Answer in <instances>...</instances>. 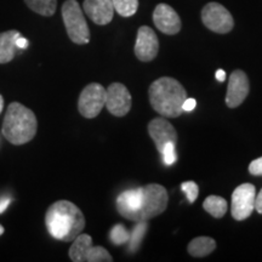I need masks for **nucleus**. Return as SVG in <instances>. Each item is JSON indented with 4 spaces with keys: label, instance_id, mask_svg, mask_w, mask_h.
<instances>
[{
    "label": "nucleus",
    "instance_id": "1",
    "mask_svg": "<svg viewBox=\"0 0 262 262\" xmlns=\"http://www.w3.org/2000/svg\"><path fill=\"white\" fill-rule=\"evenodd\" d=\"M45 225L52 238L73 242L85 228V217L77 205L70 201H58L49 206Z\"/></svg>",
    "mask_w": 262,
    "mask_h": 262
},
{
    "label": "nucleus",
    "instance_id": "2",
    "mask_svg": "<svg viewBox=\"0 0 262 262\" xmlns=\"http://www.w3.org/2000/svg\"><path fill=\"white\" fill-rule=\"evenodd\" d=\"M153 110L165 118H178L183 113L182 104L187 93L181 83L173 78L163 77L153 81L148 90Z\"/></svg>",
    "mask_w": 262,
    "mask_h": 262
},
{
    "label": "nucleus",
    "instance_id": "3",
    "mask_svg": "<svg viewBox=\"0 0 262 262\" xmlns=\"http://www.w3.org/2000/svg\"><path fill=\"white\" fill-rule=\"evenodd\" d=\"M38 130L37 117L33 111L19 102H12L3 123V135L10 143L21 146L34 139Z\"/></svg>",
    "mask_w": 262,
    "mask_h": 262
},
{
    "label": "nucleus",
    "instance_id": "4",
    "mask_svg": "<svg viewBox=\"0 0 262 262\" xmlns=\"http://www.w3.org/2000/svg\"><path fill=\"white\" fill-rule=\"evenodd\" d=\"M62 18L68 37L74 44L85 45L90 41V29L77 0H66L62 5Z\"/></svg>",
    "mask_w": 262,
    "mask_h": 262
},
{
    "label": "nucleus",
    "instance_id": "5",
    "mask_svg": "<svg viewBox=\"0 0 262 262\" xmlns=\"http://www.w3.org/2000/svg\"><path fill=\"white\" fill-rule=\"evenodd\" d=\"M168 192L158 183H149L142 187V204L137 212V221H148L164 212L168 206Z\"/></svg>",
    "mask_w": 262,
    "mask_h": 262
},
{
    "label": "nucleus",
    "instance_id": "6",
    "mask_svg": "<svg viewBox=\"0 0 262 262\" xmlns=\"http://www.w3.org/2000/svg\"><path fill=\"white\" fill-rule=\"evenodd\" d=\"M73 262H112L113 257L102 247H94L89 234L80 233L74 239L68 251Z\"/></svg>",
    "mask_w": 262,
    "mask_h": 262
},
{
    "label": "nucleus",
    "instance_id": "7",
    "mask_svg": "<svg viewBox=\"0 0 262 262\" xmlns=\"http://www.w3.org/2000/svg\"><path fill=\"white\" fill-rule=\"evenodd\" d=\"M202 21L210 31L226 34L234 27V19L231 12L219 3H209L202 10Z\"/></svg>",
    "mask_w": 262,
    "mask_h": 262
},
{
    "label": "nucleus",
    "instance_id": "8",
    "mask_svg": "<svg viewBox=\"0 0 262 262\" xmlns=\"http://www.w3.org/2000/svg\"><path fill=\"white\" fill-rule=\"evenodd\" d=\"M106 104V89L98 83H91L85 86L78 100V110L88 119L97 117Z\"/></svg>",
    "mask_w": 262,
    "mask_h": 262
},
{
    "label": "nucleus",
    "instance_id": "9",
    "mask_svg": "<svg viewBox=\"0 0 262 262\" xmlns=\"http://www.w3.org/2000/svg\"><path fill=\"white\" fill-rule=\"evenodd\" d=\"M256 188L251 183H243L232 194V216L237 221H243L255 210Z\"/></svg>",
    "mask_w": 262,
    "mask_h": 262
},
{
    "label": "nucleus",
    "instance_id": "10",
    "mask_svg": "<svg viewBox=\"0 0 262 262\" xmlns=\"http://www.w3.org/2000/svg\"><path fill=\"white\" fill-rule=\"evenodd\" d=\"M106 108L116 117H124L131 110V94L122 83H113L106 90Z\"/></svg>",
    "mask_w": 262,
    "mask_h": 262
},
{
    "label": "nucleus",
    "instance_id": "11",
    "mask_svg": "<svg viewBox=\"0 0 262 262\" xmlns=\"http://www.w3.org/2000/svg\"><path fill=\"white\" fill-rule=\"evenodd\" d=\"M159 51V40L156 32L148 26H142L137 31L135 56L142 62L153 61Z\"/></svg>",
    "mask_w": 262,
    "mask_h": 262
},
{
    "label": "nucleus",
    "instance_id": "12",
    "mask_svg": "<svg viewBox=\"0 0 262 262\" xmlns=\"http://www.w3.org/2000/svg\"><path fill=\"white\" fill-rule=\"evenodd\" d=\"M249 90H250V85H249L248 75L243 71L235 70L229 75L226 104L229 108H237L241 106L248 97Z\"/></svg>",
    "mask_w": 262,
    "mask_h": 262
},
{
    "label": "nucleus",
    "instance_id": "13",
    "mask_svg": "<svg viewBox=\"0 0 262 262\" xmlns=\"http://www.w3.org/2000/svg\"><path fill=\"white\" fill-rule=\"evenodd\" d=\"M153 22L164 34L173 35L181 31V18L168 4H158L153 12Z\"/></svg>",
    "mask_w": 262,
    "mask_h": 262
},
{
    "label": "nucleus",
    "instance_id": "14",
    "mask_svg": "<svg viewBox=\"0 0 262 262\" xmlns=\"http://www.w3.org/2000/svg\"><path fill=\"white\" fill-rule=\"evenodd\" d=\"M148 134L155 141L157 149L162 152L166 143H178V133L165 118H155L148 124Z\"/></svg>",
    "mask_w": 262,
    "mask_h": 262
},
{
    "label": "nucleus",
    "instance_id": "15",
    "mask_svg": "<svg viewBox=\"0 0 262 262\" xmlns=\"http://www.w3.org/2000/svg\"><path fill=\"white\" fill-rule=\"evenodd\" d=\"M142 204V187L126 189L117 198L118 212L130 221H135Z\"/></svg>",
    "mask_w": 262,
    "mask_h": 262
},
{
    "label": "nucleus",
    "instance_id": "16",
    "mask_svg": "<svg viewBox=\"0 0 262 262\" xmlns=\"http://www.w3.org/2000/svg\"><path fill=\"white\" fill-rule=\"evenodd\" d=\"M83 9L88 17L98 26H106L113 19L112 0H84Z\"/></svg>",
    "mask_w": 262,
    "mask_h": 262
},
{
    "label": "nucleus",
    "instance_id": "17",
    "mask_svg": "<svg viewBox=\"0 0 262 262\" xmlns=\"http://www.w3.org/2000/svg\"><path fill=\"white\" fill-rule=\"evenodd\" d=\"M21 37L18 31H6L0 33V64L9 63L12 61L19 49L16 45V40Z\"/></svg>",
    "mask_w": 262,
    "mask_h": 262
},
{
    "label": "nucleus",
    "instance_id": "18",
    "mask_svg": "<svg viewBox=\"0 0 262 262\" xmlns=\"http://www.w3.org/2000/svg\"><path fill=\"white\" fill-rule=\"evenodd\" d=\"M216 249V242L210 237H196L188 244V254L193 257H204Z\"/></svg>",
    "mask_w": 262,
    "mask_h": 262
},
{
    "label": "nucleus",
    "instance_id": "19",
    "mask_svg": "<svg viewBox=\"0 0 262 262\" xmlns=\"http://www.w3.org/2000/svg\"><path fill=\"white\" fill-rule=\"evenodd\" d=\"M203 208L206 212H209L215 219H221L227 211V202L222 196L209 195L203 203Z\"/></svg>",
    "mask_w": 262,
    "mask_h": 262
},
{
    "label": "nucleus",
    "instance_id": "20",
    "mask_svg": "<svg viewBox=\"0 0 262 262\" xmlns=\"http://www.w3.org/2000/svg\"><path fill=\"white\" fill-rule=\"evenodd\" d=\"M25 3L32 11L45 17L54 15L57 9V0H25Z\"/></svg>",
    "mask_w": 262,
    "mask_h": 262
},
{
    "label": "nucleus",
    "instance_id": "21",
    "mask_svg": "<svg viewBox=\"0 0 262 262\" xmlns=\"http://www.w3.org/2000/svg\"><path fill=\"white\" fill-rule=\"evenodd\" d=\"M147 231V221L142 220V221H137V224L135 227H134L133 232L130 233V238H129V250L130 253H136L139 250L141 242H142L143 237H145Z\"/></svg>",
    "mask_w": 262,
    "mask_h": 262
},
{
    "label": "nucleus",
    "instance_id": "22",
    "mask_svg": "<svg viewBox=\"0 0 262 262\" xmlns=\"http://www.w3.org/2000/svg\"><path fill=\"white\" fill-rule=\"evenodd\" d=\"M114 11L123 17H131L139 9V0H112Z\"/></svg>",
    "mask_w": 262,
    "mask_h": 262
},
{
    "label": "nucleus",
    "instance_id": "23",
    "mask_svg": "<svg viewBox=\"0 0 262 262\" xmlns=\"http://www.w3.org/2000/svg\"><path fill=\"white\" fill-rule=\"evenodd\" d=\"M130 232L127 231L124 225H116L110 233V239L113 244L122 245L129 242Z\"/></svg>",
    "mask_w": 262,
    "mask_h": 262
},
{
    "label": "nucleus",
    "instance_id": "24",
    "mask_svg": "<svg viewBox=\"0 0 262 262\" xmlns=\"http://www.w3.org/2000/svg\"><path fill=\"white\" fill-rule=\"evenodd\" d=\"M176 143H166L165 146H164L163 150L160 153H162L163 156V160H164V164L165 165H172L173 163L176 162Z\"/></svg>",
    "mask_w": 262,
    "mask_h": 262
},
{
    "label": "nucleus",
    "instance_id": "25",
    "mask_svg": "<svg viewBox=\"0 0 262 262\" xmlns=\"http://www.w3.org/2000/svg\"><path fill=\"white\" fill-rule=\"evenodd\" d=\"M181 189L185 192V194H186V196H187L189 203H194L195 199L198 198L199 187L195 182H193V181L183 182L181 185Z\"/></svg>",
    "mask_w": 262,
    "mask_h": 262
},
{
    "label": "nucleus",
    "instance_id": "26",
    "mask_svg": "<svg viewBox=\"0 0 262 262\" xmlns=\"http://www.w3.org/2000/svg\"><path fill=\"white\" fill-rule=\"evenodd\" d=\"M249 172L254 176L262 175V157L250 163V165H249Z\"/></svg>",
    "mask_w": 262,
    "mask_h": 262
},
{
    "label": "nucleus",
    "instance_id": "27",
    "mask_svg": "<svg viewBox=\"0 0 262 262\" xmlns=\"http://www.w3.org/2000/svg\"><path fill=\"white\" fill-rule=\"evenodd\" d=\"M196 106V101L194 98H186V101L182 104L183 112H192Z\"/></svg>",
    "mask_w": 262,
    "mask_h": 262
},
{
    "label": "nucleus",
    "instance_id": "28",
    "mask_svg": "<svg viewBox=\"0 0 262 262\" xmlns=\"http://www.w3.org/2000/svg\"><path fill=\"white\" fill-rule=\"evenodd\" d=\"M255 210H256L258 214H262V189L258 192L256 198H255Z\"/></svg>",
    "mask_w": 262,
    "mask_h": 262
},
{
    "label": "nucleus",
    "instance_id": "29",
    "mask_svg": "<svg viewBox=\"0 0 262 262\" xmlns=\"http://www.w3.org/2000/svg\"><path fill=\"white\" fill-rule=\"evenodd\" d=\"M28 44H29V42H28L27 39L22 37V35L17 39V40H16V45H17L18 49H27Z\"/></svg>",
    "mask_w": 262,
    "mask_h": 262
},
{
    "label": "nucleus",
    "instance_id": "30",
    "mask_svg": "<svg viewBox=\"0 0 262 262\" xmlns=\"http://www.w3.org/2000/svg\"><path fill=\"white\" fill-rule=\"evenodd\" d=\"M10 203H11V199L10 198L0 199V214H2V212H4L6 209H8Z\"/></svg>",
    "mask_w": 262,
    "mask_h": 262
},
{
    "label": "nucleus",
    "instance_id": "31",
    "mask_svg": "<svg viewBox=\"0 0 262 262\" xmlns=\"http://www.w3.org/2000/svg\"><path fill=\"white\" fill-rule=\"evenodd\" d=\"M215 78H216V79H217L219 81H220V83H222V81H225V80H226V73H225V71H222V70L216 71Z\"/></svg>",
    "mask_w": 262,
    "mask_h": 262
},
{
    "label": "nucleus",
    "instance_id": "32",
    "mask_svg": "<svg viewBox=\"0 0 262 262\" xmlns=\"http://www.w3.org/2000/svg\"><path fill=\"white\" fill-rule=\"evenodd\" d=\"M3 108H4V98H3L2 95H0V113H2Z\"/></svg>",
    "mask_w": 262,
    "mask_h": 262
},
{
    "label": "nucleus",
    "instance_id": "33",
    "mask_svg": "<svg viewBox=\"0 0 262 262\" xmlns=\"http://www.w3.org/2000/svg\"><path fill=\"white\" fill-rule=\"evenodd\" d=\"M3 233H4V227H3V226L0 225V235H2Z\"/></svg>",
    "mask_w": 262,
    "mask_h": 262
}]
</instances>
